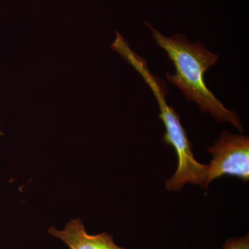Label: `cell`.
<instances>
[{"label":"cell","mask_w":249,"mask_h":249,"mask_svg":"<svg viewBox=\"0 0 249 249\" xmlns=\"http://www.w3.org/2000/svg\"><path fill=\"white\" fill-rule=\"evenodd\" d=\"M145 23L151 30L157 45L166 52L173 62L176 73H166L168 81L181 90L186 100L196 102L203 112L209 113L219 122L230 123L240 132H243L238 115L224 107L205 83L204 73L215 65L218 55L210 52L201 42L191 43L181 34L166 37L148 22Z\"/></svg>","instance_id":"cell-1"},{"label":"cell","mask_w":249,"mask_h":249,"mask_svg":"<svg viewBox=\"0 0 249 249\" xmlns=\"http://www.w3.org/2000/svg\"><path fill=\"white\" fill-rule=\"evenodd\" d=\"M123 58L138 72L152 90L160 107L159 116L165 127L163 142L173 147L178 157V168L173 176L165 182L167 189L178 191L182 189L186 183L200 185L204 188L208 165L201 164L195 158L191 142L181 124L179 116L167 103L165 97L168 90L164 82L152 73L147 67L146 60L132 49H127Z\"/></svg>","instance_id":"cell-2"},{"label":"cell","mask_w":249,"mask_h":249,"mask_svg":"<svg viewBox=\"0 0 249 249\" xmlns=\"http://www.w3.org/2000/svg\"><path fill=\"white\" fill-rule=\"evenodd\" d=\"M212 155L208 165L205 189L216 178L231 175L247 182L249 179V138L248 136L223 131L214 145L208 148Z\"/></svg>","instance_id":"cell-3"},{"label":"cell","mask_w":249,"mask_h":249,"mask_svg":"<svg viewBox=\"0 0 249 249\" xmlns=\"http://www.w3.org/2000/svg\"><path fill=\"white\" fill-rule=\"evenodd\" d=\"M48 232L62 240L70 249H126L116 245L112 235L107 232L89 235L80 219H72L63 230L51 227Z\"/></svg>","instance_id":"cell-4"},{"label":"cell","mask_w":249,"mask_h":249,"mask_svg":"<svg viewBox=\"0 0 249 249\" xmlns=\"http://www.w3.org/2000/svg\"><path fill=\"white\" fill-rule=\"evenodd\" d=\"M222 249H249V235L228 240Z\"/></svg>","instance_id":"cell-5"}]
</instances>
